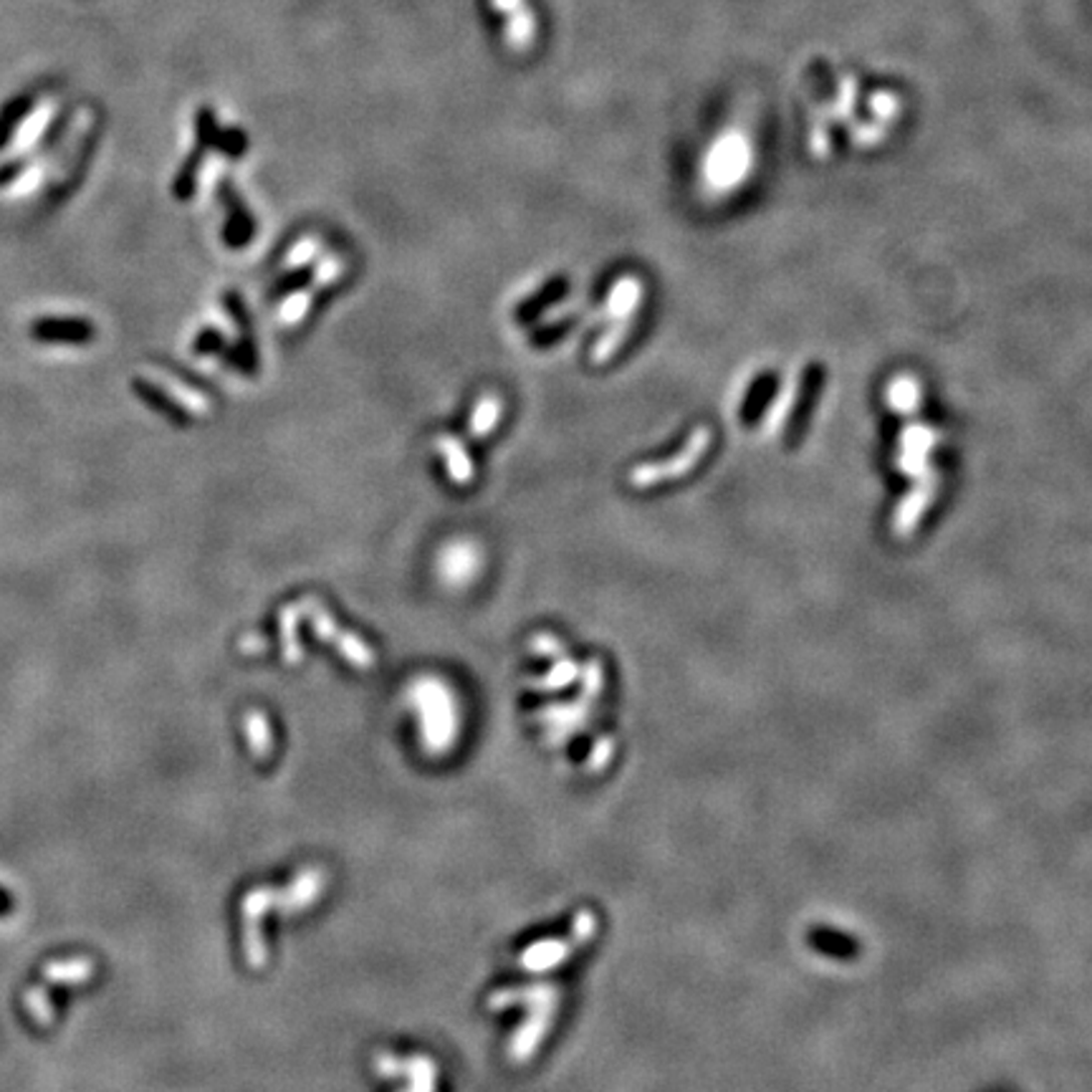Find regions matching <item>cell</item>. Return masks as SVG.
Instances as JSON below:
<instances>
[{
	"label": "cell",
	"instance_id": "6da1fadb",
	"mask_svg": "<svg viewBox=\"0 0 1092 1092\" xmlns=\"http://www.w3.org/2000/svg\"><path fill=\"white\" fill-rule=\"evenodd\" d=\"M327 883V875L319 868H309L297 875L292 888L284 893H277L274 888H253L240 903L243 913V946L245 958L250 966H263L265 963V943L260 936V918L268 913V908H282L284 913H299L309 908L322 893V885Z\"/></svg>",
	"mask_w": 1092,
	"mask_h": 1092
},
{
	"label": "cell",
	"instance_id": "7a4b0ae2",
	"mask_svg": "<svg viewBox=\"0 0 1092 1092\" xmlns=\"http://www.w3.org/2000/svg\"><path fill=\"white\" fill-rule=\"evenodd\" d=\"M529 1005L531 1015L524 1025L519 1027L516 1037L511 1040V1057L516 1062H526L534 1055L536 1045L549 1035V1027H552L554 1010L559 1005V991L557 986H529V988H501L499 993L491 996V1007L501 1010V1007L509 1005Z\"/></svg>",
	"mask_w": 1092,
	"mask_h": 1092
},
{
	"label": "cell",
	"instance_id": "3957f363",
	"mask_svg": "<svg viewBox=\"0 0 1092 1092\" xmlns=\"http://www.w3.org/2000/svg\"><path fill=\"white\" fill-rule=\"evenodd\" d=\"M412 701L420 713L422 739L432 751H447L456 736V708L450 693L437 681H420L412 691Z\"/></svg>",
	"mask_w": 1092,
	"mask_h": 1092
},
{
	"label": "cell",
	"instance_id": "277c9868",
	"mask_svg": "<svg viewBox=\"0 0 1092 1092\" xmlns=\"http://www.w3.org/2000/svg\"><path fill=\"white\" fill-rule=\"evenodd\" d=\"M594 931H597V918H594L589 910H582V913L574 918L572 933H569L567 938H549V941L534 943L529 951H524L519 956V966L531 973L552 971L554 966L567 961L579 946H584V943L594 936Z\"/></svg>",
	"mask_w": 1092,
	"mask_h": 1092
},
{
	"label": "cell",
	"instance_id": "5b68a950",
	"mask_svg": "<svg viewBox=\"0 0 1092 1092\" xmlns=\"http://www.w3.org/2000/svg\"><path fill=\"white\" fill-rule=\"evenodd\" d=\"M309 604H312V607H307V602H302V609L312 614V627L319 641L332 643V646L339 651V656L347 658L357 671H372V668H375V653L364 646L357 634L339 629L332 614L327 612V607L317 604L314 599H309Z\"/></svg>",
	"mask_w": 1092,
	"mask_h": 1092
},
{
	"label": "cell",
	"instance_id": "8992f818",
	"mask_svg": "<svg viewBox=\"0 0 1092 1092\" xmlns=\"http://www.w3.org/2000/svg\"><path fill=\"white\" fill-rule=\"evenodd\" d=\"M706 442H708V432L698 430L696 435L691 437L686 450H683L678 459H673L671 464L666 461V464H651V466L634 469L632 476H629V484H632L634 489H651V486L658 484V481L678 479V476H683L686 471H691L693 464L701 459V452L706 450Z\"/></svg>",
	"mask_w": 1092,
	"mask_h": 1092
},
{
	"label": "cell",
	"instance_id": "52a82bcc",
	"mask_svg": "<svg viewBox=\"0 0 1092 1092\" xmlns=\"http://www.w3.org/2000/svg\"><path fill=\"white\" fill-rule=\"evenodd\" d=\"M375 1070L380 1077H407L410 1085L400 1092H435V1065L427 1057H410L397 1060L390 1052H380L375 1057Z\"/></svg>",
	"mask_w": 1092,
	"mask_h": 1092
},
{
	"label": "cell",
	"instance_id": "ba28073f",
	"mask_svg": "<svg viewBox=\"0 0 1092 1092\" xmlns=\"http://www.w3.org/2000/svg\"><path fill=\"white\" fill-rule=\"evenodd\" d=\"M31 334L41 342L83 344L95 337V329L83 319H41V322L33 324Z\"/></svg>",
	"mask_w": 1092,
	"mask_h": 1092
},
{
	"label": "cell",
	"instance_id": "9c48e42d",
	"mask_svg": "<svg viewBox=\"0 0 1092 1092\" xmlns=\"http://www.w3.org/2000/svg\"><path fill=\"white\" fill-rule=\"evenodd\" d=\"M437 450H440L442 459H445L452 484L469 486L471 481H474V464H471L469 450H466L459 437L440 435L437 437Z\"/></svg>",
	"mask_w": 1092,
	"mask_h": 1092
},
{
	"label": "cell",
	"instance_id": "30bf717a",
	"mask_svg": "<svg viewBox=\"0 0 1092 1092\" xmlns=\"http://www.w3.org/2000/svg\"><path fill=\"white\" fill-rule=\"evenodd\" d=\"M641 282L632 277H622L617 284H614L612 294H609V302H607V314L609 319H614V322H627L629 314L638 309V302H641Z\"/></svg>",
	"mask_w": 1092,
	"mask_h": 1092
},
{
	"label": "cell",
	"instance_id": "8fae6325",
	"mask_svg": "<svg viewBox=\"0 0 1092 1092\" xmlns=\"http://www.w3.org/2000/svg\"><path fill=\"white\" fill-rule=\"evenodd\" d=\"M95 973V961L86 956L66 958V961H48L43 966V976L53 983H83Z\"/></svg>",
	"mask_w": 1092,
	"mask_h": 1092
},
{
	"label": "cell",
	"instance_id": "7c38bea8",
	"mask_svg": "<svg viewBox=\"0 0 1092 1092\" xmlns=\"http://www.w3.org/2000/svg\"><path fill=\"white\" fill-rule=\"evenodd\" d=\"M501 400L496 395H481V400L476 402L474 417H471V437L474 440H484L494 432L496 422L501 417Z\"/></svg>",
	"mask_w": 1092,
	"mask_h": 1092
},
{
	"label": "cell",
	"instance_id": "4fadbf2b",
	"mask_svg": "<svg viewBox=\"0 0 1092 1092\" xmlns=\"http://www.w3.org/2000/svg\"><path fill=\"white\" fill-rule=\"evenodd\" d=\"M299 612H302V607H299V604H292V607H284L282 614H279V622H282L284 656H287L289 663H299L304 656L302 646H299Z\"/></svg>",
	"mask_w": 1092,
	"mask_h": 1092
},
{
	"label": "cell",
	"instance_id": "5bb4252c",
	"mask_svg": "<svg viewBox=\"0 0 1092 1092\" xmlns=\"http://www.w3.org/2000/svg\"><path fill=\"white\" fill-rule=\"evenodd\" d=\"M245 734H248V744L250 749H253L255 756H268L270 751V728H268V721H265L263 713L258 711H250L248 718H245Z\"/></svg>",
	"mask_w": 1092,
	"mask_h": 1092
},
{
	"label": "cell",
	"instance_id": "9a60e30c",
	"mask_svg": "<svg viewBox=\"0 0 1092 1092\" xmlns=\"http://www.w3.org/2000/svg\"><path fill=\"white\" fill-rule=\"evenodd\" d=\"M312 299H314L312 289H304V292L292 294V297L282 304V309H279L277 322L282 324V327H294V324H299L304 317H307L309 309H312Z\"/></svg>",
	"mask_w": 1092,
	"mask_h": 1092
},
{
	"label": "cell",
	"instance_id": "2e32d148",
	"mask_svg": "<svg viewBox=\"0 0 1092 1092\" xmlns=\"http://www.w3.org/2000/svg\"><path fill=\"white\" fill-rule=\"evenodd\" d=\"M627 334H629V319H627V322H614L612 327H609L607 332H604L602 337L597 339V344H594L592 362L594 364L607 362V359L612 357L614 352H617L619 344L624 342V337H627Z\"/></svg>",
	"mask_w": 1092,
	"mask_h": 1092
},
{
	"label": "cell",
	"instance_id": "e0dca14e",
	"mask_svg": "<svg viewBox=\"0 0 1092 1092\" xmlns=\"http://www.w3.org/2000/svg\"><path fill=\"white\" fill-rule=\"evenodd\" d=\"M577 676H579L577 663L562 656L557 661V666H554V671L544 678H536L534 686H536V691H559L562 686H569V683H572Z\"/></svg>",
	"mask_w": 1092,
	"mask_h": 1092
},
{
	"label": "cell",
	"instance_id": "ac0fdd59",
	"mask_svg": "<svg viewBox=\"0 0 1092 1092\" xmlns=\"http://www.w3.org/2000/svg\"><path fill=\"white\" fill-rule=\"evenodd\" d=\"M23 1005H26V1010L31 1012V1017L36 1020V1025H48L53 1017V1007L51 1002H48V991L41 986H33L28 988L26 998H23Z\"/></svg>",
	"mask_w": 1092,
	"mask_h": 1092
},
{
	"label": "cell",
	"instance_id": "d6986e66",
	"mask_svg": "<svg viewBox=\"0 0 1092 1092\" xmlns=\"http://www.w3.org/2000/svg\"><path fill=\"white\" fill-rule=\"evenodd\" d=\"M344 260L339 258V255H329V258H324L322 263L317 265V270H314V279H312V292H319V289L329 287L332 282H337L339 277L344 274Z\"/></svg>",
	"mask_w": 1092,
	"mask_h": 1092
},
{
	"label": "cell",
	"instance_id": "ffe728a7",
	"mask_svg": "<svg viewBox=\"0 0 1092 1092\" xmlns=\"http://www.w3.org/2000/svg\"><path fill=\"white\" fill-rule=\"evenodd\" d=\"M317 250H319L317 238H304V240H299V243L294 245L292 253L287 255V268H289V270L302 268L304 263H309V260H312L314 255H317Z\"/></svg>",
	"mask_w": 1092,
	"mask_h": 1092
},
{
	"label": "cell",
	"instance_id": "44dd1931",
	"mask_svg": "<svg viewBox=\"0 0 1092 1092\" xmlns=\"http://www.w3.org/2000/svg\"><path fill=\"white\" fill-rule=\"evenodd\" d=\"M531 651L536 653V656H544V658H562L564 656V646L562 643L554 638V634H536L534 641H531Z\"/></svg>",
	"mask_w": 1092,
	"mask_h": 1092
},
{
	"label": "cell",
	"instance_id": "7402d4cb",
	"mask_svg": "<svg viewBox=\"0 0 1092 1092\" xmlns=\"http://www.w3.org/2000/svg\"><path fill=\"white\" fill-rule=\"evenodd\" d=\"M26 110H28V100H18L16 105L8 107V112L3 115V120H0V145H3V140H6V135H8V130H11L13 122H16L18 117H21Z\"/></svg>",
	"mask_w": 1092,
	"mask_h": 1092
},
{
	"label": "cell",
	"instance_id": "603a6c76",
	"mask_svg": "<svg viewBox=\"0 0 1092 1092\" xmlns=\"http://www.w3.org/2000/svg\"><path fill=\"white\" fill-rule=\"evenodd\" d=\"M609 756H612V739H599L597 744H594V751H592V759H589V764H592V766L607 764Z\"/></svg>",
	"mask_w": 1092,
	"mask_h": 1092
}]
</instances>
